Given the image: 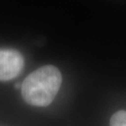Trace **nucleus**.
Instances as JSON below:
<instances>
[{"label": "nucleus", "mask_w": 126, "mask_h": 126, "mask_svg": "<svg viewBox=\"0 0 126 126\" xmlns=\"http://www.w3.org/2000/svg\"><path fill=\"white\" fill-rule=\"evenodd\" d=\"M62 74L54 65H44L26 77L22 84V96L27 104L47 107L54 100L62 85Z\"/></svg>", "instance_id": "f257e3e1"}, {"label": "nucleus", "mask_w": 126, "mask_h": 126, "mask_svg": "<svg viewBox=\"0 0 126 126\" xmlns=\"http://www.w3.org/2000/svg\"><path fill=\"white\" fill-rule=\"evenodd\" d=\"M24 66V58L13 49H0V81H8L19 76Z\"/></svg>", "instance_id": "f03ea898"}, {"label": "nucleus", "mask_w": 126, "mask_h": 126, "mask_svg": "<svg viewBox=\"0 0 126 126\" xmlns=\"http://www.w3.org/2000/svg\"><path fill=\"white\" fill-rule=\"evenodd\" d=\"M109 126H126V110L114 113L109 121Z\"/></svg>", "instance_id": "7ed1b4c3"}]
</instances>
